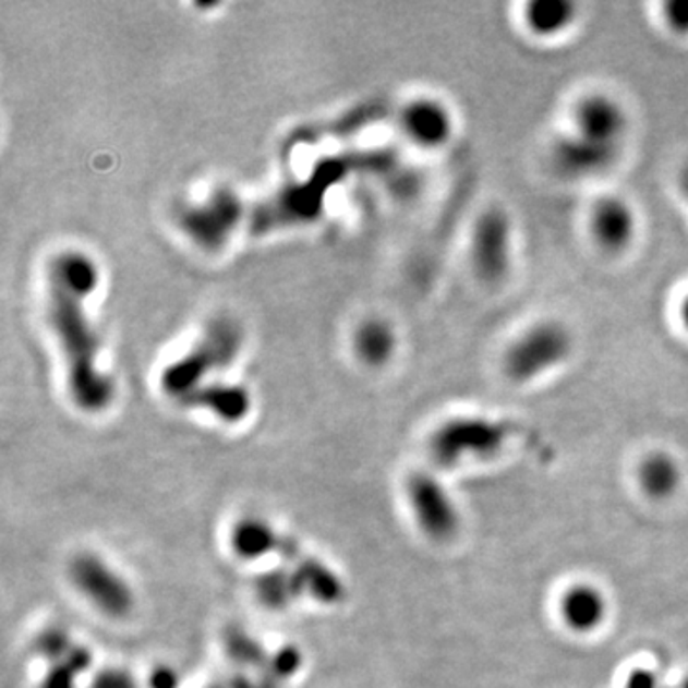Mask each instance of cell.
I'll list each match as a JSON object with an SVG mask.
<instances>
[{"label":"cell","mask_w":688,"mask_h":688,"mask_svg":"<svg viewBox=\"0 0 688 688\" xmlns=\"http://www.w3.org/2000/svg\"><path fill=\"white\" fill-rule=\"evenodd\" d=\"M395 345V333L383 322H370L358 333V352L367 364H385L393 357Z\"/></svg>","instance_id":"cell-20"},{"label":"cell","mask_w":688,"mask_h":688,"mask_svg":"<svg viewBox=\"0 0 688 688\" xmlns=\"http://www.w3.org/2000/svg\"><path fill=\"white\" fill-rule=\"evenodd\" d=\"M679 479V467L665 454H652L642 461L639 469L642 490L654 497L672 495Z\"/></svg>","instance_id":"cell-18"},{"label":"cell","mask_w":688,"mask_h":688,"mask_svg":"<svg viewBox=\"0 0 688 688\" xmlns=\"http://www.w3.org/2000/svg\"><path fill=\"white\" fill-rule=\"evenodd\" d=\"M574 352V335L558 319H540L517 335L503 354V372L527 385L566 364Z\"/></svg>","instance_id":"cell-2"},{"label":"cell","mask_w":688,"mask_h":688,"mask_svg":"<svg viewBox=\"0 0 688 688\" xmlns=\"http://www.w3.org/2000/svg\"><path fill=\"white\" fill-rule=\"evenodd\" d=\"M509 429L482 418H461L442 425L431 438V454L440 467H454L467 457L484 459L497 454L509 438Z\"/></svg>","instance_id":"cell-5"},{"label":"cell","mask_w":688,"mask_h":688,"mask_svg":"<svg viewBox=\"0 0 688 688\" xmlns=\"http://www.w3.org/2000/svg\"><path fill=\"white\" fill-rule=\"evenodd\" d=\"M182 403L190 408H207L218 418L236 423L245 418L249 411V395L240 387L228 385H205L184 396Z\"/></svg>","instance_id":"cell-14"},{"label":"cell","mask_w":688,"mask_h":688,"mask_svg":"<svg viewBox=\"0 0 688 688\" xmlns=\"http://www.w3.org/2000/svg\"><path fill=\"white\" fill-rule=\"evenodd\" d=\"M408 499L419 527L436 542H448L459 528V515L448 492L431 474L418 472L408 480Z\"/></svg>","instance_id":"cell-7"},{"label":"cell","mask_w":688,"mask_h":688,"mask_svg":"<svg viewBox=\"0 0 688 688\" xmlns=\"http://www.w3.org/2000/svg\"><path fill=\"white\" fill-rule=\"evenodd\" d=\"M677 316H679V324L683 327V331L688 335V291L680 297L679 309H677Z\"/></svg>","instance_id":"cell-28"},{"label":"cell","mask_w":688,"mask_h":688,"mask_svg":"<svg viewBox=\"0 0 688 688\" xmlns=\"http://www.w3.org/2000/svg\"><path fill=\"white\" fill-rule=\"evenodd\" d=\"M90 688H138L132 675L123 669H104L94 677Z\"/></svg>","instance_id":"cell-25"},{"label":"cell","mask_w":688,"mask_h":688,"mask_svg":"<svg viewBox=\"0 0 688 688\" xmlns=\"http://www.w3.org/2000/svg\"><path fill=\"white\" fill-rule=\"evenodd\" d=\"M279 557L291 565L293 572L299 576V580L304 586V591H309L310 595L316 601L324 604L339 603L345 595V586L327 566L317 563L316 558L302 555L299 543L293 538L281 535L276 550Z\"/></svg>","instance_id":"cell-12"},{"label":"cell","mask_w":688,"mask_h":688,"mask_svg":"<svg viewBox=\"0 0 688 688\" xmlns=\"http://www.w3.org/2000/svg\"><path fill=\"white\" fill-rule=\"evenodd\" d=\"M225 649L232 662L248 669L264 672L270 662V654L264 650L263 644L240 627H228L225 635Z\"/></svg>","instance_id":"cell-19"},{"label":"cell","mask_w":688,"mask_h":688,"mask_svg":"<svg viewBox=\"0 0 688 688\" xmlns=\"http://www.w3.org/2000/svg\"><path fill=\"white\" fill-rule=\"evenodd\" d=\"M677 186H679L683 200L688 203V161L685 162V165H683V169H680L679 179H677Z\"/></svg>","instance_id":"cell-29"},{"label":"cell","mask_w":688,"mask_h":688,"mask_svg":"<svg viewBox=\"0 0 688 688\" xmlns=\"http://www.w3.org/2000/svg\"><path fill=\"white\" fill-rule=\"evenodd\" d=\"M210 688H218V687H210Z\"/></svg>","instance_id":"cell-30"},{"label":"cell","mask_w":688,"mask_h":688,"mask_svg":"<svg viewBox=\"0 0 688 688\" xmlns=\"http://www.w3.org/2000/svg\"><path fill=\"white\" fill-rule=\"evenodd\" d=\"M400 124L413 144L426 149L446 146L456 131V119L451 109L436 98L410 101L403 108Z\"/></svg>","instance_id":"cell-11"},{"label":"cell","mask_w":688,"mask_h":688,"mask_svg":"<svg viewBox=\"0 0 688 688\" xmlns=\"http://www.w3.org/2000/svg\"><path fill=\"white\" fill-rule=\"evenodd\" d=\"M515 251V226L509 213L492 205L482 210L471 232V261L474 271L487 286H497L509 276Z\"/></svg>","instance_id":"cell-4"},{"label":"cell","mask_w":688,"mask_h":688,"mask_svg":"<svg viewBox=\"0 0 688 688\" xmlns=\"http://www.w3.org/2000/svg\"><path fill=\"white\" fill-rule=\"evenodd\" d=\"M240 349V333L228 322H218L210 327L202 342L192 350L190 357L170 365L162 375V388L167 395L182 400L184 396L200 388L203 377L232 362Z\"/></svg>","instance_id":"cell-3"},{"label":"cell","mask_w":688,"mask_h":688,"mask_svg":"<svg viewBox=\"0 0 688 688\" xmlns=\"http://www.w3.org/2000/svg\"><path fill=\"white\" fill-rule=\"evenodd\" d=\"M179 677L170 667H157L149 677V688H177Z\"/></svg>","instance_id":"cell-26"},{"label":"cell","mask_w":688,"mask_h":688,"mask_svg":"<svg viewBox=\"0 0 688 688\" xmlns=\"http://www.w3.org/2000/svg\"><path fill=\"white\" fill-rule=\"evenodd\" d=\"M230 688H279V683L268 679V677H261V679H249L245 675H238L232 680Z\"/></svg>","instance_id":"cell-27"},{"label":"cell","mask_w":688,"mask_h":688,"mask_svg":"<svg viewBox=\"0 0 688 688\" xmlns=\"http://www.w3.org/2000/svg\"><path fill=\"white\" fill-rule=\"evenodd\" d=\"M629 116L621 101L608 93H589L572 109V132L601 144L624 146Z\"/></svg>","instance_id":"cell-8"},{"label":"cell","mask_w":688,"mask_h":688,"mask_svg":"<svg viewBox=\"0 0 688 688\" xmlns=\"http://www.w3.org/2000/svg\"><path fill=\"white\" fill-rule=\"evenodd\" d=\"M35 647H37V652H39L40 656L47 657L52 664H56V662H60V660L68 656L75 644L71 642L70 635L65 633L63 629L50 627V629L39 635Z\"/></svg>","instance_id":"cell-22"},{"label":"cell","mask_w":688,"mask_h":688,"mask_svg":"<svg viewBox=\"0 0 688 688\" xmlns=\"http://www.w3.org/2000/svg\"><path fill=\"white\" fill-rule=\"evenodd\" d=\"M664 24L673 35L688 37V0H669L662 7Z\"/></svg>","instance_id":"cell-24"},{"label":"cell","mask_w":688,"mask_h":688,"mask_svg":"<svg viewBox=\"0 0 688 688\" xmlns=\"http://www.w3.org/2000/svg\"><path fill=\"white\" fill-rule=\"evenodd\" d=\"M522 20L538 39H557L578 22V4L570 0H532L524 7Z\"/></svg>","instance_id":"cell-13"},{"label":"cell","mask_w":688,"mask_h":688,"mask_svg":"<svg viewBox=\"0 0 688 688\" xmlns=\"http://www.w3.org/2000/svg\"><path fill=\"white\" fill-rule=\"evenodd\" d=\"M279 538L281 535L276 534L268 522L249 517L233 528L232 547L238 557L255 560L276 553Z\"/></svg>","instance_id":"cell-17"},{"label":"cell","mask_w":688,"mask_h":688,"mask_svg":"<svg viewBox=\"0 0 688 688\" xmlns=\"http://www.w3.org/2000/svg\"><path fill=\"white\" fill-rule=\"evenodd\" d=\"M71 580L79 591L111 618H123L134 606V596L106 563L94 555H81L71 563Z\"/></svg>","instance_id":"cell-6"},{"label":"cell","mask_w":688,"mask_h":688,"mask_svg":"<svg viewBox=\"0 0 688 688\" xmlns=\"http://www.w3.org/2000/svg\"><path fill=\"white\" fill-rule=\"evenodd\" d=\"M258 601L271 611H281L304 593V586L293 568H278L264 572L255 581Z\"/></svg>","instance_id":"cell-16"},{"label":"cell","mask_w":688,"mask_h":688,"mask_svg":"<svg viewBox=\"0 0 688 688\" xmlns=\"http://www.w3.org/2000/svg\"><path fill=\"white\" fill-rule=\"evenodd\" d=\"M624 146L601 144L568 132L553 144L551 157L555 169L566 179H595L614 169L621 157Z\"/></svg>","instance_id":"cell-10"},{"label":"cell","mask_w":688,"mask_h":688,"mask_svg":"<svg viewBox=\"0 0 688 688\" xmlns=\"http://www.w3.org/2000/svg\"><path fill=\"white\" fill-rule=\"evenodd\" d=\"M50 319L62 345L73 400L85 411H101L113 398V385L96 370L98 342L86 319V297L98 283V270L88 256L65 253L50 266Z\"/></svg>","instance_id":"cell-1"},{"label":"cell","mask_w":688,"mask_h":688,"mask_svg":"<svg viewBox=\"0 0 688 688\" xmlns=\"http://www.w3.org/2000/svg\"><path fill=\"white\" fill-rule=\"evenodd\" d=\"M606 603L601 591L589 586H576L566 591L560 601V614L566 624L576 631H591L595 629L604 618Z\"/></svg>","instance_id":"cell-15"},{"label":"cell","mask_w":688,"mask_h":688,"mask_svg":"<svg viewBox=\"0 0 688 688\" xmlns=\"http://www.w3.org/2000/svg\"><path fill=\"white\" fill-rule=\"evenodd\" d=\"M90 662L93 656L85 647H73L68 656L52 664L40 688H75V680L88 669Z\"/></svg>","instance_id":"cell-21"},{"label":"cell","mask_w":688,"mask_h":688,"mask_svg":"<svg viewBox=\"0 0 688 688\" xmlns=\"http://www.w3.org/2000/svg\"><path fill=\"white\" fill-rule=\"evenodd\" d=\"M301 664L302 657L299 650L293 649V647H286V649L279 650L278 654L270 656V662L266 665L263 675L268 679L276 680V683H281V680L293 677L294 673L299 672Z\"/></svg>","instance_id":"cell-23"},{"label":"cell","mask_w":688,"mask_h":688,"mask_svg":"<svg viewBox=\"0 0 688 688\" xmlns=\"http://www.w3.org/2000/svg\"><path fill=\"white\" fill-rule=\"evenodd\" d=\"M589 233L596 248L608 255H621L633 245L639 217L626 197L606 194L596 197L589 210Z\"/></svg>","instance_id":"cell-9"}]
</instances>
